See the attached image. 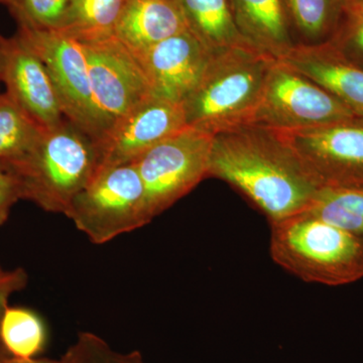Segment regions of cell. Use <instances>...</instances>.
Instances as JSON below:
<instances>
[{"label": "cell", "mask_w": 363, "mask_h": 363, "mask_svg": "<svg viewBox=\"0 0 363 363\" xmlns=\"http://www.w3.org/2000/svg\"><path fill=\"white\" fill-rule=\"evenodd\" d=\"M207 177L238 189L271 223L306 211L321 188L278 130L252 123L213 135Z\"/></svg>", "instance_id": "obj_1"}, {"label": "cell", "mask_w": 363, "mask_h": 363, "mask_svg": "<svg viewBox=\"0 0 363 363\" xmlns=\"http://www.w3.org/2000/svg\"><path fill=\"white\" fill-rule=\"evenodd\" d=\"M274 61L252 45L210 56L182 104L187 126L214 135L252 123Z\"/></svg>", "instance_id": "obj_2"}, {"label": "cell", "mask_w": 363, "mask_h": 363, "mask_svg": "<svg viewBox=\"0 0 363 363\" xmlns=\"http://www.w3.org/2000/svg\"><path fill=\"white\" fill-rule=\"evenodd\" d=\"M21 198L52 213L65 214L76 196L96 177V143L65 119L43 130L32 150L9 164Z\"/></svg>", "instance_id": "obj_3"}, {"label": "cell", "mask_w": 363, "mask_h": 363, "mask_svg": "<svg viewBox=\"0 0 363 363\" xmlns=\"http://www.w3.org/2000/svg\"><path fill=\"white\" fill-rule=\"evenodd\" d=\"M271 227L272 259L294 276L330 286L363 279V236L307 211Z\"/></svg>", "instance_id": "obj_4"}, {"label": "cell", "mask_w": 363, "mask_h": 363, "mask_svg": "<svg viewBox=\"0 0 363 363\" xmlns=\"http://www.w3.org/2000/svg\"><path fill=\"white\" fill-rule=\"evenodd\" d=\"M65 215L95 245L149 224L145 187L135 162L100 172Z\"/></svg>", "instance_id": "obj_5"}, {"label": "cell", "mask_w": 363, "mask_h": 363, "mask_svg": "<svg viewBox=\"0 0 363 363\" xmlns=\"http://www.w3.org/2000/svg\"><path fill=\"white\" fill-rule=\"evenodd\" d=\"M212 138L186 126L135 162L152 220L207 178Z\"/></svg>", "instance_id": "obj_6"}, {"label": "cell", "mask_w": 363, "mask_h": 363, "mask_svg": "<svg viewBox=\"0 0 363 363\" xmlns=\"http://www.w3.org/2000/svg\"><path fill=\"white\" fill-rule=\"evenodd\" d=\"M353 117L357 116L321 86L274 60L250 123L274 130L293 131Z\"/></svg>", "instance_id": "obj_7"}, {"label": "cell", "mask_w": 363, "mask_h": 363, "mask_svg": "<svg viewBox=\"0 0 363 363\" xmlns=\"http://www.w3.org/2000/svg\"><path fill=\"white\" fill-rule=\"evenodd\" d=\"M18 37L44 62L56 86L64 114L97 142L104 135L91 89L89 69L82 43L61 30L18 26Z\"/></svg>", "instance_id": "obj_8"}, {"label": "cell", "mask_w": 363, "mask_h": 363, "mask_svg": "<svg viewBox=\"0 0 363 363\" xmlns=\"http://www.w3.org/2000/svg\"><path fill=\"white\" fill-rule=\"evenodd\" d=\"M279 133L321 187L363 188V118Z\"/></svg>", "instance_id": "obj_9"}, {"label": "cell", "mask_w": 363, "mask_h": 363, "mask_svg": "<svg viewBox=\"0 0 363 363\" xmlns=\"http://www.w3.org/2000/svg\"><path fill=\"white\" fill-rule=\"evenodd\" d=\"M81 43L104 135L112 124L150 96L152 92L135 55L114 35Z\"/></svg>", "instance_id": "obj_10"}, {"label": "cell", "mask_w": 363, "mask_h": 363, "mask_svg": "<svg viewBox=\"0 0 363 363\" xmlns=\"http://www.w3.org/2000/svg\"><path fill=\"white\" fill-rule=\"evenodd\" d=\"M187 126L182 104L150 95L112 124L98 140L97 174L131 164Z\"/></svg>", "instance_id": "obj_11"}, {"label": "cell", "mask_w": 363, "mask_h": 363, "mask_svg": "<svg viewBox=\"0 0 363 363\" xmlns=\"http://www.w3.org/2000/svg\"><path fill=\"white\" fill-rule=\"evenodd\" d=\"M6 94L42 130L65 121L61 99L44 62L18 37L4 38Z\"/></svg>", "instance_id": "obj_12"}, {"label": "cell", "mask_w": 363, "mask_h": 363, "mask_svg": "<svg viewBox=\"0 0 363 363\" xmlns=\"http://www.w3.org/2000/svg\"><path fill=\"white\" fill-rule=\"evenodd\" d=\"M133 55L152 95L179 104L194 89L210 59L209 52L188 30Z\"/></svg>", "instance_id": "obj_13"}, {"label": "cell", "mask_w": 363, "mask_h": 363, "mask_svg": "<svg viewBox=\"0 0 363 363\" xmlns=\"http://www.w3.org/2000/svg\"><path fill=\"white\" fill-rule=\"evenodd\" d=\"M278 61L321 86L355 116L363 118V70L343 59L329 43L296 44Z\"/></svg>", "instance_id": "obj_14"}, {"label": "cell", "mask_w": 363, "mask_h": 363, "mask_svg": "<svg viewBox=\"0 0 363 363\" xmlns=\"http://www.w3.org/2000/svg\"><path fill=\"white\" fill-rule=\"evenodd\" d=\"M186 30L175 0H126L114 37L136 54Z\"/></svg>", "instance_id": "obj_15"}, {"label": "cell", "mask_w": 363, "mask_h": 363, "mask_svg": "<svg viewBox=\"0 0 363 363\" xmlns=\"http://www.w3.org/2000/svg\"><path fill=\"white\" fill-rule=\"evenodd\" d=\"M242 37L262 54L281 60L293 49L284 0H228Z\"/></svg>", "instance_id": "obj_16"}, {"label": "cell", "mask_w": 363, "mask_h": 363, "mask_svg": "<svg viewBox=\"0 0 363 363\" xmlns=\"http://www.w3.org/2000/svg\"><path fill=\"white\" fill-rule=\"evenodd\" d=\"M188 32L210 56L238 45H250L234 21L228 0H175Z\"/></svg>", "instance_id": "obj_17"}, {"label": "cell", "mask_w": 363, "mask_h": 363, "mask_svg": "<svg viewBox=\"0 0 363 363\" xmlns=\"http://www.w3.org/2000/svg\"><path fill=\"white\" fill-rule=\"evenodd\" d=\"M290 23L301 38L297 44L330 42L344 18L340 0H284Z\"/></svg>", "instance_id": "obj_18"}, {"label": "cell", "mask_w": 363, "mask_h": 363, "mask_svg": "<svg viewBox=\"0 0 363 363\" xmlns=\"http://www.w3.org/2000/svg\"><path fill=\"white\" fill-rule=\"evenodd\" d=\"M126 0H71L66 33L79 42H91L113 37Z\"/></svg>", "instance_id": "obj_19"}, {"label": "cell", "mask_w": 363, "mask_h": 363, "mask_svg": "<svg viewBox=\"0 0 363 363\" xmlns=\"http://www.w3.org/2000/svg\"><path fill=\"white\" fill-rule=\"evenodd\" d=\"M47 341V327L38 313L25 307H7L0 323V342L11 357L38 358Z\"/></svg>", "instance_id": "obj_20"}, {"label": "cell", "mask_w": 363, "mask_h": 363, "mask_svg": "<svg viewBox=\"0 0 363 363\" xmlns=\"http://www.w3.org/2000/svg\"><path fill=\"white\" fill-rule=\"evenodd\" d=\"M306 211L363 236V188L321 187Z\"/></svg>", "instance_id": "obj_21"}, {"label": "cell", "mask_w": 363, "mask_h": 363, "mask_svg": "<svg viewBox=\"0 0 363 363\" xmlns=\"http://www.w3.org/2000/svg\"><path fill=\"white\" fill-rule=\"evenodd\" d=\"M43 130L6 93L0 95V162L11 164L25 157Z\"/></svg>", "instance_id": "obj_22"}, {"label": "cell", "mask_w": 363, "mask_h": 363, "mask_svg": "<svg viewBox=\"0 0 363 363\" xmlns=\"http://www.w3.org/2000/svg\"><path fill=\"white\" fill-rule=\"evenodd\" d=\"M71 0H9V9L18 26L35 30H62Z\"/></svg>", "instance_id": "obj_23"}, {"label": "cell", "mask_w": 363, "mask_h": 363, "mask_svg": "<svg viewBox=\"0 0 363 363\" xmlns=\"http://www.w3.org/2000/svg\"><path fill=\"white\" fill-rule=\"evenodd\" d=\"M59 363H147L140 351L119 352L92 332H80Z\"/></svg>", "instance_id": "obj_24"}, {"label": "cell", "mask_w": 363, "mask_h": 363, "mask_svg": "<svg viewBox=\"0 0 363 363\" xmlns=\"http://www.w3.org/2000/svg\"><path fill=\"white\" fill-rule=\"evenodd\" d=\"M328 43L343 59L363 70V9L345 14Z\"/></svg>", "instance_id": "obj_25"}, {"label": "cell", "mask_w": 363, "mask_h": 363, "mask_svg": "<svg viewBox=\"0 0 363 363\" xmlns=\"http://www.w3.org/2000/svg\"><path fill=\"white\" fill-rule=\"evenodd\" d=\"M20 199L18 179L9 164L0 162V227L4 225L11 208Z\"/></svg>", "instance_id": "obj_26"}, {"label": "cell", "mask_w": 363, "mask_h": 363, "mask_svg": "<svg viewBox=\"0 0 363 363\" xmlns=\"http://www.w3.org/2000/svg\"><path fill=\"white\" fill-rule=\"evenodd\" d=\"M28 281V274L23 267L0 274V323L4 312L9 307V298L14 293L20 292L25 289Z\"/></svg>", "instance_id": "obj_27"}, {"label": "cell", "mask_w": 363, "mask_h": 363, "mask_svg": "<svg viewBox=\"0 0 363 363\" xmlns=\"http://www.w3.org/2000/svg\"><path fill=\"white\" fill-rule=\"evenodd\" d=\"M0 363H59L58 360L48 359V358H33V359H21L9 357L0 359Z\"/></svg>", "instance_id": "obj_28"}, {"label": "cell", "mask_w": 363, "mask_h": 363, "mask_svg": "<svg viewBox=\"0 0 363 363\" xmlns=\"http://www.w3.org/2000/svg\"><path fill=\"white\" fill-rule=\"evenodd\" d=\"M344 9V16L363 9V0H340Z\"/></svg>", "instance_id": "obj_29"}, {"label": "cell", "mask_w": 363, "mask_h": 363, "mask_svg": "<svg viewBox=\"0 0 363 363\" xmlns=\"http://www.w3.org/2000/svg\"><path fill=\"white\" fill-rule=\"evenodd\" d=\"M2 69H4V38L0 37V82L2 81Z\"/></svg>", "instance_id": "obj_30"}, {"label": "cell", "mask_w": 363, "mask_h": 363, "mask_svg": "<svg viewBox=\"0 0 363 363\" xmlns=\"http://www.w3.org/2000/svg\"><path fill=\"white\" fill-rule=\"evenodd\" d=\"M9 357H11V355L9 354V352H7L6 348H4V346H2V344L0 343V359Z\"/></svg>", "instance_id": "obj_31"}, {"label": "cell", "mask_w": 363, "mask_h": 363, "mask_svg": "<svg viewBox=\"0 0 363 363\" xmlns=\"http://www.w3.org/2000/svg\"><path fill=\"white\" fill-rule=\"evenodd\" d=\"M9 0H0V4H4V6H7L9 4Z\"/></svg>", "instance_id": "obj_32"}, {"label": "cell", "mask_w": 363, "mask_h": 363, "mask_svg": "<svg viewBox=\"0 0 363 363\" xmlns=\"http://www.w3.org/2000/svg\"><path fill=\"white\" fill-rule=\"evenodd\" d=\"M4 269H1V267H0V274H2V272H4Z\"/></svg>", "instance_id": "obj_33"}]
</instances>
